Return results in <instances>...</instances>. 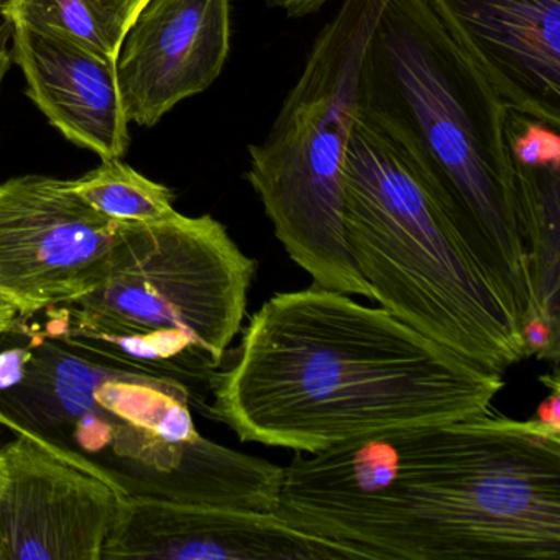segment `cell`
I'll return each mask as SVG.
<instances>
[{
	"instance_id": "obj_21",
	"label": "cell",
	"mask_w": 560,
	"mask_h": 560,
	"mask_svg": "<svg viewBox=\"0 0 560 560\" xmlns=\"http://www.w3.org/2000/svg\"><path fill=\"white\" fill-rule=\"evenodd\" d=\"M9 38H11V34L0 38V90H2V84H4L12 65L11 51L8 48Z\"/></svg>"
},
{
	"instance_id": "obj_3",
	"label": "cell",
	"mask_w": 560,
	"mask_h": 560,
	"mask_svg": "<svg viewBox=\"0 0 560 560\" xmlns=\"http://www.w3.org/2000/svg\"><path fill=\"white\" fill-rule=\"evenodd\" d=\"M508 109L425 0H386L363 58L360 116L418 170L521 332L533 283Z\"/></svg>"
},
{
	"instance_id": "obj_13",
	"label": "cell",
	"mask_w": 560,
	"mask_h": 560,
	"mask_svg": "<svg viewBox=\"0 0 560 560\" xmlns=\"http://www.w3.org/2000/svg\"><path fill=\"white\" fill-rule=\"evenodd\" d=\"M12 63L21 68L27 96L48 122L101 160L124 159L129 119L117 83L116 58L58 35L12 25Z\"/></svg>"
},
{
	"instance_id": "obj_6",
	"label": "cell",
	"mask_w": 560,
	"mask_h": 560,
	"mask_svg": "<svg viewBox=\"0 0 560 560\" xmlns=\"http://www.w3.org/2000/svg\"><path fill=\"white\" fill-rule=\"evenodd\" d=\"M24 378L0 392V425L77 452L127 493L205 485L234 468L237 452L208 441L183 383L104 362L50 339L27 317Z\"/></svg>"
},
{
	"instance_id": "obj_14",
	"label": "cell",
	"mask_w": 560,
	"mask_h": 560,
	"mask_svg": "<svg viewBox=\"0 0 560 560\" xmlns=\"http://www.w3.org/2000/svg\"><path fill=\"white\" fill-rule=\"evenodd\" d=\"M517 221L529 260L533 310L521 324L524 353L557 365L560 337V130L508 110Z\"/></svg>"
},
{
	"instance_id": "obj_2",
	"label": "cell",
	"mask_w": 560,
	"mask_h": 560,
	"mask_svg": "<svg viewBox=\"0 0 560 560\" xmlns=\"http://www.w3.org/2000/svg\"><path fill=\"white\" fill-rule=\"evenodd\" d=\"M503 386L383 307L313 283L250 317L205 412L241 441L317 454L490 411Z\"/></svg>"
},
{
	"instance_id": "obj_20",
	"label": "cell",
	"mask_w": 560,
	"mask_h": 560,
	"mask_svg": "<svg viewBox=\"0 0 560 560\" xmlns=\"http://www.w3.org/2000/svg\"><path fill=\"white\" fill-rule=\"evenodd\" d=\"M22 317L24 316H22L21 311H19L14 304L9 303L8 300L0 296V336L14 329Z\"/></svg>"
},
{
	"instance_id": "obj_19",
	"label": "cell",
	"mask_w": 560,
	"mask_h": 560,
	"mask_svg": "<svg viewBox=\"0 0 560 560\" xmlns=\"http://www.w3.org/2000/svg\"><path fill=\"white\" fill-rule=\"evenodd\" d=\"M559 382L553 383L552 392L544 399L542 405L537 408L536 418L537 421L542 424L549 425V428L560 429V396H559Z\"/></svg>"
},
{
	"instance_id": "obj_16",
	"label": "cell",
	"mask_w": 560,
	"mask_h": 560,
	"mask_svg": "<svg viewBox=\"0 0 560 560\" xmlns=\"http://www.w3.org/2000/svg\"><path fill=\"white\" fill-rule=\"evenodd\" d=\"M9 27L21 25L71 38L103 57L116 58L120 42L90 0H0Z\"/></svg>"
},
{
	"instance_id": "obj_4",
	"label": "cell",
	"mask_w": 560,
	"mask_h": 560,
	"mask_svg": "<svg viewBox=\"0 0 560 560\" xmlns=\"http://www.w3.org/2000/svg\"><path fill=\"white\" fill-rule=\"evenodd\" d=\"M257 264L212 215L122 224L109 277L38 329L78 352L183 383L205 411L247 314Z\"/></svg>"
},
{
	"instance_id": "obj_18",
	"label": "cell",
	"mask_w": 560,
	"mask_h": 560,
	"mask_svg": "<svg viewBox=\"0 0 560 560\" xmlns=\"http://www.w3.org/2000/svg\"><path fill=\"white\" fill-rule=\"evenodd\" d=\"M330 0H267L268 8L283 12L290 19H304L319 14Z\"/></svg>"
},
{
	"instance_id": "obj_5",
	"label": "cell",
	"mask_w": 560,
	"mask_h": 560,
	"mask_svg": "<svg viewBox=\"0 0 560 560\" xmlns=\"http://www.w3.org/2000/svg\"><path fill=\"white\" fill-rule=\"evenodd\" d=\"M343 235L380 307L500 375L526 359L516 320L418 170L360 114L343 166Z\"/></svg>"
},
{
	"instance_id": "obj_7",
	"label": "cell",
	"mask_w": 560,
	"mask_h": 560,
	"mask_svg": "<svg viewBox=\"0 0 560 560\" xmlns=\"http://www.w3.org/2000/svg\"><path fill=\"white\" fill-rule=\"evenodd\" d=\"M386 0H342L314 38L303 71L245 178L284 250L313 283L373 301L343 235V166L360 114L366 47Z\"/></svg>"
},
{
	"instance_id": "obj_15",
	"label": "cell",
	"mask_w": 560,
	"mask_h": 560,
	"mask_svg": "<svg viewBox=\"0 0 560 560\" xmlns=\"http://www.w3.org/2000/svg\"><path fill=\"white\" fill-rule=\"evenodd\" d=\"M74 191L104 218L119 224H153L175 214V192L140 175L122 159L103 160L73 179Z\"/></svg>"
},
{
	"instance_id": "obj_12",
	"label": "cell",
	"mask_w": 560,
	"mask_h": 560,
	"mask_svg": "<svg viewBox=\"0 0 560 560\" xmlns=\"http://www.w3.org/2000/svg\"><path fill=\"white\" fill-rule=\"evenodd\" d=\"M510 109L560 130V0H425Z\"/></svg>"
},
{
	"instance_id": "obj_1",
	"label": "cell",
	"mask_w": 560,
	"mask_h": 560,
	"mask_svg": "<svg viewBox=\"0 0 560 560\" xmlns=\"http://www.w3.org/2000/svg\"><path fill=\"white\" fill-rule=\"evenodd\" d=\"M350 559L560 557V429L480 412L283 468L275 510Z\"/></svg>"
},
{
	"instance_id": "obj_22",
	"label": "cell",
	"mask_w": 560,
	"mask_h": 560,
	"mask_svg": "<svg viewBox=\"0 0 560 560\" xmlns=\"http://www.w3.org/2000/svg\"><path fill=\"white\" fill-rule=\"evenodd\" d=\"M9 34H11V27H9V24L4 19H0V38L5 37V35Z\"/></svg>"
},
{
	"instance_id": "obj_17",
	"label": "cell",
	"mask_w": 560,
	"mask_h": 560,
	"mask_svg": "<svg viewBox=\"0 0 560 560\" xmlns=\"http://www.w3.org/2000/svg\"><path fill=\"white\" fill-rule=\"evenodd\" d=\"M90 2L106 19L117 40L122 42L124 34L140 9V0H90Z\"/></svg>"
},
{
	"instance_id": "obj_11",
	"label": "cell",
	"mask_w": 560,
	"mask_h": 560,
	"mask_svg": "<svg viewBox=\"0 0 560 560\" xmlns=\"http://www.w3.org/2000/svg\"><path fill=\"white\" fill-rule=\"evenodd\" d=\"M350 559L330 540L304 533L275 511H247L127 493L103 559Z\"/></svg>"
},
{
	"instance_id": "obj_8",
	"label": "cell",
	"mask_w": 560,
	"mask_h": 560,
	"mask_svg": "<svg viewBox=\"0 0 560 560\" xmlns=\"http://www.w3.org/2000/svg\"><path fill=\"white\" fill-rule=\"evenodd\" d=\"M120 232L78 196L73 179L0 183V296L24 317L83 296L109 277Z\"/></svg>"
},
{
	"instance_id": "obj_23",
	"label": "cell",
	"mask_w": 560,
	"mask_h": 560,
	"mask_svg": "<svg viewBox=\"0 0 560 560\" xmlns=\"http://www.w3.org/2000/svg\"><path fill=\"white\" fill-rule=\"evenodd\" d=\"M2 475H4V462H2V454H0V480H2Z\"/></svg>"
},
{
	"instance_id": "obj_9",
	"label": "cell",
	"mask_w": 560,
	"mask_h": 560,
	"mask_svg": "<svg viewBox=\"0 0 560 560\" xmlns=\"http://www.w3.org/2000/svg\"><path fill=\"white\" fill-rule=\"evenodd\" d=\"M0 454V560L103 559L126 490L77 452L25 432Z\"/></svg>"
},
{
	"instance_id": "obj_10",
	"label": "cell",
	"mask_w": 560,
	"mask_h": 560,
	"mask_svg": "<svg viewBox=\"0 0 560 560\" xmlns=\"http://www.w3.org/2000/svg\"><path fill=\"white\" fill-rule=\"evenodd\" d=\"M231 0H145L116 57L129 122L156 126L209 90L231 54Z\"/></svg>"
},
{
	"instance_id": "obj_24",
	"label": "cell",
	"mask_w": 560,
	"mask_h": 560,
	"mask_svg": "<svg viewBox=\"0 0 560 560\" xmlns=\"http://www.w3.org/2000/svg\"><path fill=\"white\" fill-rule=\"evenodd\" d=\"M143 2H145V0H140V8H142ZM137 12H139V11H137Z\"/></svg>"
}]
</instances>
